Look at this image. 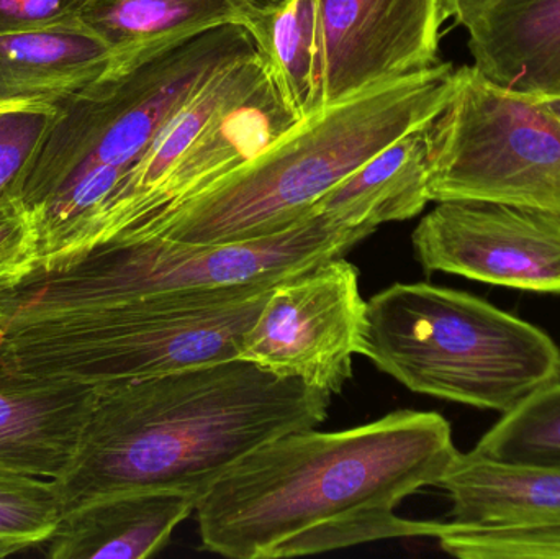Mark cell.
I'll return each mask as SVG.
<instances>
[{"instance_id": "obj_1", "label": "cell", "mask_w": 560, "mask_h": 559, "mask_svg": "<svg viewBox=\"0 0 560 559\" xmlns=\"http://www.w3.org/2000/svg\"><path fill=\"white\" fill-rule=\"evenodd\" d=\"M438 412L395 410L339 432L296 430L259 446L197 502L203 550L233 559L312 557L434 538L440 522L397 514L457 456Z\"/></svg>"}, {"instance_id": "obj_2", "label": "cell", "mask_w": 560, "mask_h": 559, "mask_svg": "<svg viewBox=\"0 0 560 559\" xmlns=\"http://www.w3.org/2000/svg\"><path fill=\"white\" fill-rule=\"evenodd\" d=\"M331 397L240 358L94 387L74 458L56 481L62 512L147 491L199 502L259 446L325 422Z\"/></svg>"}, {"instance_id": "obj_3", "label": "cell", "mask_w": 560, "mask_h": 559, "mask_svg": "<svg viewBox=\"0 0 560 559\" xmlns=\"http://www.w3.org/2000/svg\"><path fill=\"white\" fill-rule=\"evenodd\" d=\"M457 81L459 69L438 61L313 112L199 196L108 238L217 245L285 232L378 151L431 124Z\"/></svg>"}, {"instance_id": "obj_4", "label": "cell", "mask_w": 560, "mask_h": 559, "mask_svg": "<svg viewBox=\"0 0 560 559\" xmlns=\"http://www.w3.org/2000/svg\"><path fill=\"white\" fill-rule=\"evenodd\" d=\"M279 282L156 295L0 324V381L94 387L238 360Z\"/></svg>"}, {"instance_id": "obj_5", "label": "cell", "mask_w": 560, "mask_h": 559, "mask_svg": "<svg viewBox=\"0 0 560 559\" xmlns=\"http://www.w3.org/2000/svg\"><path fill=\"white\" fill-rule=\"evenodd\" d=\"M364 357L411 393L502 416L560 380L559 347L541 328L430 282L368 301Z\"/></svg>"}, {"instance_id": "obj_6", "label": "cell", "mask_w": 560, "mask_h": 559, "mask_svg": "<svg viewBox=\"0 0 560 559\" xmlns=\"http://www.w3.org/2000/svg\"><path fill=\"white\" fill-rule=\"evenodd\" d=\"M372 233L312 213L285 232L248 242L192 245L156 236L108 238L36 266L0 291V324L133 299L280 282L345 256Z\"/></svg>"}, {"instance_id": "obj_7", "label": "cell", "mask_w": 560, "mask_h": 559, "mask_svg": "<svg viewBox=\"0 0 560 559\" xmlns=\"http://www.w3.org/2000/svg\"><path fill=\"white\" fill-rule=\"evenodd\" d=\"M256 49L246 26L226 25L110 66L56 105L55 120L20 180L16 197L33 210L82 171L130 170L215 72Z\"/></svg>"}, {"instance_id": "obj_8", "label": "cell", "mask_w": 560, "mask_h": 559, "mask_svg": "<svg viewBox=\"0 0 560 559\" xmlns=\"http://www.w3.org/2000/svg\"><path fill=\"white\" fill-rule=\"evenodd\" d=\"M428 196L560 212V121L535 97L459 68L430 124Z\"/></svg>"}, {"instance_id": "obj_9", "label": "cell", "mask_w": 560, "mask_h": 559, "mask_svg": "<svg viewBox=\"0 0 560 559\" xmlns=\"http://www.w3.org/2000/svg\"><path fill=\"white\" fill-rule=\"evenodd\" d=\"M365 337L368 301L358 268L336 256L271 289L240 360L332 396L351 380L354 357H364Z\"/></svg>"}, {"instance_id": "obj_10", "label": "cell", "mask_w": 560, "mask_h": 559, "mask_svg": "<svg viewBox=\"0 0 560 559\" xmlns=\"http://www.w3.org/2000/svg\"><path fill=\"white\" fill-rule=\"evenodd\" d=\"M428 272L560 294V212L480 200L438 202L415 229Z\"/></svg>"}, {"instance_id": "obj_11", "label": "cell", "mask_w": 560, "mask_h": 559, "mask_svg": "<svg viewBox=\"0 0 560 559\" xmlns=\"http://www.w3.org/2000/svg\"><path fill=\"white\" fill-rule=\"evenodd\" d=\"M441 0H315L313 112L438 62Z\"/></svg>"}, {"instance_id": "obj_12", "label": "cell", "mask_w": 560, "mask_h": 559, "mask_svg": "<svg viewBox=\"0 0 560 559\" xmlns=\"http://www.w3.org/2000/svg\"><path fill=\"white\" fill-rule=\"evenodd\" d=\"M295 121L272 74H269L265 84L248 101L203 133L174 164L166 177L125 213L105 238L164 216L199 196L207 187L255 156Z\"/></svg>"}, {"instance_id": "obj_13", "label": "cell", "mask_w": 560, "mask_h": 559, "mask_svg": "<svg viewBox=\"0 0 560 559\" xmlns=\"http://www.w3.org/2000/svg\"><path fill=\"white\" fill-rule=\"evenodd\" d=\"M467 32L480 75L516 94L560 95V0H497Z\"/></svg>"}, {"instance_id": "obj_14", "label": "cell", "mask_w": 560, "mask_h": 559, "mask_svg": "<svg viewBox=\"0 0 560 559\" xmlns=\"http://www.w3.org/2000/svg\"><path fill=\"white\" fill-rule=\"evenodd\" d=\"M197 499L173 491L133 492L62 512L46 541L52 559H144L170 544Z\"/></svg>"}, {"instance_id": "obj_15", "label": "cell", "mask_w": 560, "mask_h": 559, "mask_svg": "<svg viewBox=\"0 0 560 559\" xmlns=\"http://www.w3.org/2000/svg\"><path fill=\"white\" fill-rule=\"evenodd\" d=\"M269 74L268 61L259 49L215 72L164 125L140 160L121 177L91 246L104 240L125 213L166 177L174 164L203 133L248 101L265 84Z\"/></svg>"}, {"instance_id": "obj_16", "label": "cell", "mask_w": 560, "mask_h": 559, "mask_svg": "<svg viewBox=\"0 0 560 559\" xmlns=\"http://www.w3.org/2000/svg\"><path fill=\"white\" fill-rule=\"evenodd\" d=\"M436 488L451 501L450 522L522 527L560 522V465H520L457 453Z\"/></svg>"}, {"instance_id": "obj_17", "label": "cell", "mask_w": 560, "mask_h": 559, "mask_svg": "<svg viewBox=\"0 0 560 559\" xmlns=\"http://www.w3.org/2000/svg\"><path fill=\"white\" fill-rule=\"evenodd\" d=\"M114 62L84 25L0 35V107L56 105L101 78Z\"/></svg>"}, {"instance_id": "obj_18", "label": "cell", "mask_w": 560, "mask_h": 559, "mask_svg": "<svg viewBox=\"0 0 560 559\" xmlns=\"http://www.w3.org/2000/svg\"><path fill=\"white\" fill-rule=\"evenodd\" d=\"M92 389L0 381V468L58 481L71 465Z\"/></svg>"}, {"instance_id": "obj_19", "label": "cell", "mask_w": 560, "mask_h": 559, "mask_svg": "<svg viewBox=\"0 0 560 559\" xmlns=\"http://www.w3.org/2000/svg\"><path fill=\"white\" fill-rule=\"evenodd\" d=\"M430 124L408 131L336 184L312 213L346 226L377 230L413 219L431 202Z\"/></svg>"}, {"instance_id": "obj_20", "label": "cell", "mask_w": 560, "mask_h": 559, "mask_svg": "<svg viewBox=\"0 0 560 559\" xmlns=\"http://www.w3.org/2000/svg\"><path fill=\"white\" fill-rule=\"evenodd\" d=\"M81 23L118 66L220 26L243 25L253 35L259 19L240 0H88Z\"/></svg>"}, {"instance_id": "obj_21", "label": "cell", "mask_w": 560, "mask_h": 559, "mask_svg": "<svg viewBox=\"0 0 560 559\" xmlns=\"http://www.w3.org/2000/svg\"><path fill=\"white\" fill-rule=\"evenodd\" d=\"M256 45L268 61L272 79L295 120L312 115L315 79V0H287L262 16Z\"/></svg>"}, {"instance_id": "obj_22", "label": "cell", "mask_w": 560, "mask_h": 559, "mask_svg": "<svg viewBox=\"0 0 560 559\" xmlns=\"http://www.w3.org/2000/svg\"><path fill=\"white\" fill-rule=\"evenodd\" d=\"M472 452L497 462L560 465V380L502 416Z\"/></svg>"}, {"instance_id": "obj_23", "label": "cell", "mask_w": 560, "mask_h": 559, "mask_svg": "<svg viewBox=\"0 0 560 559\" xmlns=\"http://www.w3.org/2000/svg\"><path fill=\"white\" fill-rule=\"evenodd\" d=\"M61 515L55 479L0 468V559L43 547Z\"/></svg>"}, {"instance_id": "obj_24", "label": "cell", "mask_w": 560, "mask_h": 559, "mask_svg": "<svg viewBox=\"0 0 560 559\" xmlns=\"http://www.w3.org/2000/svg\"><path fill=\"white\" fill-rule=\"evenodd\" d=\"M434 540L460 559H560V522L522 527H466L440 522Z\"/></svg>"}, {"instance_id": "obj_25", "label": "cell", "mask_w": 560, "mask_h": 559, "mask_svg": "<svg viewBox=\"0 0 560 559\" xmlns=\"http://www.w3.org/2000/svg\"><path fill=\"white\" fill-rule=\"evenodd\" d=\"M51 105H16L0 110V199L15 196L52 120Z\"/></svg>"}, {"instance_id": "obj_26", "label": "cell", "mask_w": 560, "mask_h": 559, "mask_svg": "<svg viewBox=\"0 0 560 559\" xmlns=\"http://www.w3.org/2000/svg\"><path fill=\"white\" fill-rule=\"evenodd\" d=\"M39 261V235L32 210L15 196L0 199V291L16 284Z\"/></svg>"}, {"instance_id": "obj_27", "label": "cell", "mask_w": 560, "mask_h": 559, "mask_svg": "<svg viewBox=\"0 0 560 559\" xmlns=\"http://www.w3.org/2000/svg\"><path fill=\"white\" fill-rule=\"evenodd\" d=\"M88 0H0V35L82 25Z\"/></svg>"}, {"instance_id": "obj_28", "label": "cell", "mask_w": 560, "mask_h": 559, "mask_svg": "<svg viewBox=\"0 0 560 559\" xmlns=\"http://www.w3.org/2000/svg\"><path fill=\"white\" fill-rule=\"evenodd\" d=\"M497 0H441L446 20L469 28Z\"/></svg>"}, {"instance_id": "obj_29", "label": "cell", "mask_w": 560, "mask_h": 559, "mask_svg": "<svg viewBox=\"0 0 560 559\" xmlns=\"http://www.w3.org/2000/svg\"><path fill=\"white\" fill-rule=\"evenodd\" d=\"M240 2L245 3V5L248 7L256 16H258L259 22H261L262 16L269 15V13L279 10L287 0H240Z\"/></svg>"}, {"instance_id": "obj_30", "label": "cell", "mask_w": 560, "mask_h": 559, "mask_svg": "<svg viewBox=\"0 0 560 559\" xmlns=\"http://www.w3.org/2000/svg\"><path fill=\"white\" fill-rule=\"evenodd\" d=\"M533 97V95H529ZM536 101L541 102L552 115L560 121V95H545V97H535Z\"/></svg>"}, {"instance_id": "obj_31", "label": "cell", "mask_w": 560, "mask_h": 559, "mask_svg": "<svg viewBox=\"0 0 560 559\" xmlns=\"http://www.w3.org/2000/svg\"><path fill=\"white\" fill-rule=\"evenodd\" d=\"M15 107H16V105H15ZM2 108H7V107H0V110H2Z\"/></svg>"}]
</instances>
